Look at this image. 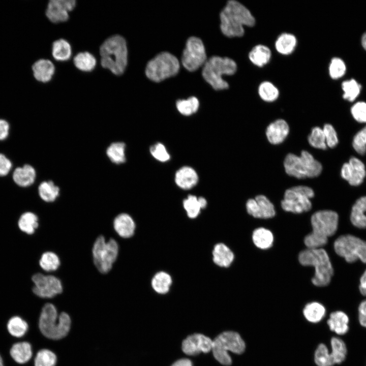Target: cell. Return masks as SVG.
Masks as SVG:
<instances>
[{
  "instance_id": "cell-33",
  "label": "cell",
  "mask_w": 366,
  "mask_h": 366,
  "mask_svg": "<svg viewBox=\"0 0 366 366\" xmlns=\"http://www.w3.org/2000/svg\"><path fill=\"white\" fill-rule=\"evenodd\" d=\"M297 45V39L294 35L284 33L281 34L275 42L277 51L283 55H289L293 52Z\"/></svg>"
},
{
  "instance_id": "cell-3",
  "label": "cell",
  "mask_w": 366,
  "mask_h": 366,
  "mask_svg": "<svg viewBox=\"0 0 366 366\" xmlns=\"http://www.w3.org/2000/svg\"><path fill=\"white\" fill-rule=\"evenodd\" d=\"M339 216L333 210H322L314 212L311 218L312 231L304 238L307 249L322 248L327 244L328 237L336 232Z\"/></svg>"
},
{
  "instance_id": "cell-15",
  "label": "cell",
  "mask_w": 366,
  "mask_h": 366,
  "mask_svg": "<svg viewBox=\"0 0 366 366\" xmlns=\"http://www.w3.org/2000/svg\"><path fill=\"white\" fill-rule=\"evenodd\" d=\"M341 175L351 186H359L362 184L366 176L365 165L360 160L352 157L348 162L343 165Z\"/></svg>"
},
{
  "instance_id": "cell-24",
  "label": "cell",
  "mask_w": 366,
  "mask_h": 366,
  "mask_svg": "<svg viewBox=\"0 0 366 366\" xmlns=\"http://www.w3.org/2000/svg\"><path fill=\"white\" fill-rule=\"evenodd\" d=\"M350 221L356 228H366V196L358 198L354 203L351 208Z\"/></svg>"
},
{
  "instance_id": "cell-27",
  "label": "cell",
  "mask_w": 366,
  "mask_h": 366,
  "mask_svg": "<svg viewBox=\"0 0 366 366\" xmlns=\"http://www.w3.org/2000/svg\"><path fill=\"white\" fill-rule=\"evenodd\" d=\"M213 261L216 264L223 267H229L232 263L234 255L232 251L225 244L215 245L212 251Z\"/></svg>"
},
{
  "instance_id": "cell-43",
  "label": "cell",
  "mask_w": 366,
  "mask_h": 366,
  "mask_svg": "<svg viewBox=\"0 0 366 366\" xmlns=\"http://www.w3.org/2000/svg\"><path fill=\"white\" fill-rule=\"evenodd\" d=\"M39 264L44 271H52L56 270L60 265V260L54 253L46 252L41 255Z\"/></svg>"
},
{
  "instance_id": "cell-13",
  "label": "cell",
  "mask_w": 366,
  "mask_h": 366,
  "mask_svg": "<svg viewBox=\"0 0 366 366\" xmlns=\"http://www.w3.org/2000/svg\"><path fill=\"white\" fill-rule=\"evenodd\" d=\"M207 57L202 40L196 37H190L183 51L181 63L189 71L193 72L204 65Z\"/></svg>"
},
{
  "instance_id": "cell-61",
  "label": "cell",
  "mask_w": 366,
  "mask_h": 366,
  "mask_svg": "<svg viewBox=\"0 0 366 366\" xmlns=\"http://www.w3.org/2000/svg\"><path fill=\"white\" fill-rule=\"evenodd\" d=\"M1 361H3V360L2 357H1V356L0 355V362Z\"/></svg>"
},
{
  "instance_id": "cell-19",
  "label": "cell",
  "mask_w": 366,
  "mask_h": 366,
  "mask_svg": "<svg viewBox=\"0 0 366 366\" xmlns=\"http://www.w3.org/2000/svg\"><path fill=\"white\" fill-rule=\"evenodd\" d=\"M289 132L287 123L283 119H278L270 123L266 129V136L268 141L276 145L282 143Z\"/></svg>"
},
{
  "instance_id": "cell-59",
  "label": "cell",
  "mask_w": 366,
  "mask_h": 366,
  "mask_svg": "<svg viewBox=\"0 0 366 366\" xmlns=\"http://www.w3.org/2000/svg\"><path fill=\"white\" fill-rule=\"evenodd\" d=\"M361 44L363 48L366 50V32L362 36Z\"/></svg>"
},
{
  "instance_id": "cell-26",
  "label": "cell",
  "mask_w": 366,
  "mask_h": 366,
  "mask_svg": "<svg viewBox=\"0 0 366 366\" xmlns=\"http://www.w3.org/2000/svg\"><path fill=\"white\" fill-rule=\"evenodd\" d=\"M10 354L17 363H25L32 357V345L29 342L26 341L16 343L11 347L10 350Z\"/></svg>"
},
{
  "instance_id": "cell-4",
  "label": "cell",
  "mask_w": 366,
  "mask_h": 366,
  "mask_svg": "<svg viewBox=\"0 0 366 366\" xmlns=\"http://www.w3.org/2000/svg\"><path fill=\"white\" fill-rule=\"evenodd\" d=\"M101 64L116 75L124 73L128 63V49L125 38L115 35L107 39L101 45Z\"/></svg>"
},
{
  "instance_id": "cell-32",
  "label": "cell",
  "mask_w": 366,
  "mask_h": 366,
  "mask_svg": "<svg viewBox=\"0 0 366 366\" xmlns=\"http://www.w3.org/2000/svg\"><path fill=\"white\" fill-rule=\"evenodd\" d=\"M273 239L272 233L265 228L259 227L253 232V243L260 249L266 250L271 248L273 245Z\"/></svg>"
},
{
  "instance_id": "cell-30",
  "label": "cell",
  "mask_w": 366,
  "mask_h": 366,
  "mask_svg": "<svg viewBox=\"0 0 366 366\" xmlns=\"http://www.w3.org/2000/svg\"><path fill=\"white\" fill-rule=\"evenodd\" d=\"M38 216L31 211L22 213L17 221V226L21 232L28 234H34L39 226Z\"/></svg>"
},
{
  "instance_id": "cell-22",
  "label": "cell",
  "mask_w": 366,
  "mask_h": 366,
  "mask_svg": "<svg viewBox=\"0 0 366 366\" xmlns=\"http://www.w3.org/2000/svg\"><path fill=\"white\" fill-rule=\"evenodd\" d=\"M113 226L116 233L123 238L131 237L135 232V222L132 218L126 213L120 214L115 218Z\"/></svg>"
},
{
  "instance_id": "cell-17",
  "label": "cell",
  "mask_w": 366,
  "mask_h": 366,
  "mask_svg": "<svg viewBox=\"0 0 366 366\" xmlns=\"http://www.w3.org/2000/svg\"><path fill=\"white\" fill-rule=\"evenodd\" d=\"M75 0H51L46 10V15L53 23L63 22L69 18V12L75 7Z\"/></svg>"
},
{
  "instance_id": "cell-21",
  "label": "cell",
  "mask_w": 366,
  "mask_h": 366,
  "mask_svg": "<svg viewBox=\"0 0 366 366\" xmlns=\"http://www.w3.org/2000/svg\"><path fill=\"white\" fill-rule=\"evenodd\" d=\"M37 172L35 168L29 165L25 164L15 169L13 173L14 182L20 187H28L35 181Z\"/></svg>"
},
{
  "instance_id": "cell-12",
  "label": "cell",
  "mask_w": 366,
  "mask_h": 366,
  "mask_svg": "<svg viewBox=\"0 0 366 366\" xmlns=\"http://www.w3.org/2000/svg\"><path fill=\"white\" fill-rule=\"evenodd\" d=\"M118 253V246L113 239L106 241L102 235L99 236L94 242L92 254L94 264L98 270L107 273L112 267Z\"/></svg>"
},
{
  "instance_id": "cell-8",
  "label": "cell",
  "mask_w": 366,
  "mask_h": 366,
  "mask_svg": "<svg viewBox=\"0 0 366 366\" xmlns=\"http://www.w3.org/2000/svg\"><path fill=\"white\" fill-rule=\"evenodd\" d=\"M245 348V343L237 332L227 331L221 333L212 341L211 351L214 357L220 363L229 365L232 359L228 352L240 354Z\"/></svg>"
},
{
  "instance_id": "cell-14",
  "label": "cell",
  "mask_w": 366,
  "mask_h": 366,
  "mask_svg": "<svg viewBox=\"0 0 366 366\" xmlns=\"http://www.w3.org/2000/svg\"><path fill=\"white\" fill-rule=\"evenodd\" d=\"M32 281L34 284L33 292L40 298H53L63 291L62 283L55 276L36 273L32 277Z\"/></svg>"
},
{
  "instance_id": "cell-45",
  "label": "cell",
  "mask_w": 366,
  "mask_h": 366,
  "mask_svg": "<svg viewBox=\"0 0 366 366\" xmlns=\"http://www.w3.org/2000/svg\"><path fill=\"white\" fill-rule=\"evenodd\" d=\"M308 139L310 145L314 148L324 150L327 147L323 129L319 127L312 129Z\"/></svg>"
},
{
  "instance_id": "cell-56",
  "label": "cell",
  "mask_w": 366,
  "mask_h": 366,
  "mask_svg": "<svg viewBox=\"0 0 366 366\" xmlns=\"http://www.w3.org/2000/svg\"><path fill=\"white\" fill-rule=\"evenodd\" d=\"M359 290L362 295L366 296V269L360 278Z\"/></svg>"
},
{
  "instance_id": "cell-23",
  "label": "cell",
  "mask_w": 366,
  "mask_h": 366,
  "mask_svg": "<svg viewBox=\"0 0 366 366\" xmlns=\"http://www.w3.org/2000/svg\"><path fill=\"white\" fill-rule=\"evenodd\" d=\"M33 75L35 79L41 82H49L54 73L55 67L48 59H40L32 66Z\"/></svg>"
},
{
  "instance_id": "cell-55",
  "label": "cell",
  "mask_w": 366,
  "mask_h": 366,
  "mask_svg": "<svg viewBox=\"0 0 366 366\" xmlns=\"http://www.w3.org/2000/svg\"><path fill=\"white\" fill-rule=\"evenodd\" d=\"M10 125L8 122L0 118V141L6 139L9 134Z\"/></svg>"
},
{
  "instance_id": "cell-54",
  "label": "cell",
  "mask_w": 366,
  "mask_h": 366,
  "mask_svg": "<svg viewBox=\"0 0 366 366\" xmlns=\"http://www.w3.org/2000/svg\"><path fill=\"white\" fill-rule=\"evenodd\" d=\"M358 320L360 325L366 328V299L362 300L359 305Z\"/></svg>"
},
{
  "instance_id": "cell-44",
  "label": "cell",
  "mask_w": 366,
  "mask_h": 366,
  "mask_svg": "<svg viewBox=\"0 0 366 366\" xmlns=\"http://www.w3.org/2000/svg\"><path fill=\"white\" fill-rule=\"evenodd\" d=\"M315 362L318 366H332L334 363L330 353L324 344H319L314 354Z\"/></svg>"
},
{
  "instance_id": "cell-7",
  "label": "cell",
  "mask_w": 366,
  "mask_h": 366,
  "mask_svg": "<svg viewBox=\"0 0 366 366\" xmlns=\"http://www.w3.org/2000/svg\"><path fill=\"white\" fill-rule=\"evenodd\" d=\"M286 173L298 179L318 176L322 170L321 164L307 150H302L300 156L288 154L284 161Z\"/></svg>"
},
{
  "instance_id": "cell-60",
  "label": "cell",
  "mask_w": 366,
  "mask_h": 366,
  "mask_svg": "<svg viewBox=\"0 0 366 366\" xmlns=\"http://www.w3.org/2000/svg\"><path fill=\"white\" fill-rule=\"evenodd\" d=\"M0 366H4L3 361L0 362Z\"/></svg>"
},
{
  "instance_id": "cell-31",
  "label": "cell",
  "mask_w": 366,
  "mask_h": 366,
  "mask_svg": "<svg viewBox=\"0 0 366 366\" xmlns=\"http://www.w3.org/2000/svg\"><path fill=\"white\" fill-rule=\"evenodd\" d=\"M271 52L270 49L264 45L259 44L254 46L249 54L250 61L255 66L262 67L270 60Z\"/></svg>"
},
{
  "instance_id": "cell-9",
  "label": "cell",
  "mask_w": 366,
  "mask_h": 366,
  "mask_svg": "<svg viewBox=\"0 0 366 366\" xmlns=\"http://www.w3.org/2000/svg\"><path fill=\"white\" fill-rule=\"evenodd\" d=\"M179 63L173 54L163 52L149 60L145 69L147 77L159 82L175 75L179 70Z\"/></svg>"
},
{
  "instance_id": "cell-28",
  "label": "cell",
  "mask_w": 366,
  "mask_h": 366,
  "mask_svg": "<svg viewBox=\"0 0 366 366\" xmlns=\"http://www.w3.org/2000/svg\"><path fill=\"white\" fill-rule=\"evenodd\" d=\"M40 198L46 202L55 201L60 195V188L53 181L51 180L42 181L38 188Z\"/></svg>"
},
{
  "instance_id": "cell-5",
  "label": "cell",
  "mask_w": 366,
  "mask_h": 366,
  "mask_svg": "<svg viewBox=\"0 0 366 366\" xmlns=\"http://www.w3.org/2000/svg\"><path fill=\"white\" fill-rule=\"evenodd\" d=\"M298 259L302 265L315 268V274L311 280L315 286L324 287L329 284L333 275V268L324 249H305L299 253Z\"/></svg>"
},
{
  "instance_id": "cell-42",
  "label": "cell",
  "mask_w": 366,
  "mask_h": 366,
  "mask_svg": "<svg viewBox=\"0 0 366 366\" xmlns=\"http://www.w3.org/2000/svg\"><path fill=\"white\" fill-rule=\"evenodd\" d=\"M176 106L180 113L185 116H189L197 111L199 102L197 98L191 97L187 100H178Z\"/></svg>"
},
{
  "instance_id": "cell-47",
  "label": "cell",
  "mask_w": 366,
  "mask_h": 366,
  "mask_svg": "<svg viewBox=\"0 0 366 366\" xmlns=\"http://www.w3.org/2000/svg\"><path fill=\"white\" fill-rule=\"evenodd\" d=\"M183 206L188 216L191 219L196 218L202 209L198 197L190 195L183 201Z\"/></svg>"
},
{
  "instance_id": "cell-51",
  "label": "cell",
  "mask_w": 366,
  "mask_h": 366,
  "mask_svg": "<svg viewBox=\"0 0 366 366\" xmlns=\"http://www.w3.org/2000/svg\"><path fill=\"white\" fill-rule=\"evenodd\" d=\"M327 146L333 148L337 146L339 140L337 132L333 127L329 124L324 125L323 128Z\"/></svg>"
},
{
  "instance_id": "cell-40",
  "label": "cell",
  "mask_w": 366,
  "mask_h": 366,
  "mask_svg": "<svg viewBox=\"0 0 366 366\" xmlns=\"http://www.w3.org/2000/svg\"><path fill=\"white\" fill-rule=\"evenodd\" d=\"M331 355L334 364L343 362L347 354V348L344 341L341 339L333 337L330 340Z\"/></svg>"
},
{
  "instance_id": "cell-6",
  "label": "cell",
  "mask_w": 366,
  "mask_h": 366,
  "mask_svg": "<svg viewBox=\"0 0 366 366\" xmlns=\"http://www.w3.org/2000/svg\"><path fill=\"white\" fill-rule=\"evenodd\" d=\"M236 70L237 65L231 58L214 56L204 65L202 74L214 89L223 90L228 88L229 84L223 79V75H232Z\"/></svg>"
},
{
  "instance_id": "cell-18",
  "label": "cell",
  "mask_w": 366,
  "mask_h": 366,
  "mask_svg": "<svg viewBox=\"0 0 366 366\" xmlns=\"http://www.w3.org/2000/svg\"><path fill=\"white\" fill-rule=\"evenodd\" d=\"M212 341L200 333L188 336L182 343V351L188 355H195L201 352L208 353L211 350Z\"/></svg>"
},
{
  "instance_id": "cell-10",
  "label": "cell",
  "mask_w": 366,
  "mask_h": 366,
  "mask_svg": "<svg viewBox=\"0 0 366 366\" xmlns=\"http://www.w3.org/2000/svg\"><path fill=\"white\" fill-rule=\"evenodd\" d=\"M333 247L336 254L348 263L359 260L366 263V241L353 235L345 234L336 239Z\"/></svg>"
},
{
  "instance_id": "cell-37",
  "label": "cell",
  "mask_w": 366,
  "mask_h": 366,
  "mask_svg": "<svg viewBox=\"0 0 366 366\" xmlns=\"http://www.w3.org/2000/svg\"><path fill=\"white\" fill-rule=\"evenodd\" d=\"M58 357L52 350L44 348L39 350L34 358V366H57Z\"/></svg>"
},
{
  "instance_id": "cell-16",
  "label": "cell",
  "mask_w": 366,
  "mask_h": 366,
  "mask_svg": "<svg viewBox=\"0 0 366 366\" xmlns=\"http://www.w3.org/2000/svg\"><path fill=\"white\" fill-rule=\"evenodd\" d=\"M248 213L255 218L269 219L276 215L274 206L264 195H259L246 202Z\"/></svg>"
},
{
  "instance_id": "cell-39",
  "label": "cell",
  "mask_w": 366,
  "mask_h": 366,
  "mask_svg": "<svg viewBox=\"0 0 366 366\" xmlns=\"http://www.w3.org/2000/svg\"><path fill=\"white\" fill-rule=\"evenodd\" d=\"M172 284L171 276L167 273L161 271L157 273L151 280L154 290L160 294L167 293Z\"/></svg>"
},
{
  "instance_id": "cell-46",
  "label": "cell",
  "mask_w": 366,
  "mask_h": 366,
  "mask_svg": "<svg viewBox=\"0 0 366 366\" xmlns=\"http://www.w3.org/2000/svg\"><path fill=\"white\" fill-rule=\"evenodd\" d=\"M344 91L343 97L349 101H353L358 96L361 89V85L353 79L344 81L342 84Z\"/></svg>"
},
{
  "instance_id": "cell-57",
  "label": "cell",
  "mask_w": 366,
  "mask_h": 366,
  "mask_svg": "<svg viewBox=\"0 0 366 366\" xmlns=\"http://www.w3.org/2000/svg\"><path fill=\"white\" fill-rule=\"evenodd\" d=\"M171 366H192V363L190 360L183 358L177 360Z\"/></svg>"
},
{
  "instance_id": "cell-38",
  "label": "cell",
  "mask_w": 366,
  "mask_h": 366,
  "mask_svg": "<svg viewBox=\"0 0 366 366\" xmlns=\"http://www.w3.org/2000/svg\"><path fill=\"white\" fill-rule=\"evenodd\" d=\"M74 64L78 69L82 71L90 72L96 67V59L88 52H80L75 56Z\"/></svg>"
},
{
  "instance_id": "cell-29",
  "label": "cell",
  "mask_w": 366,
  "mask_h": 366,
  "mask_svg": "<svg viewBox=\"0 0 366 366\" xmlns=\"http://www.w3.org/2000/svg\"><path fill=\"white\" fill-rule=\"evenodd\" d=\"M126 145L122 141H115L110 143L106 149V154L109 160L116 165L122 164L126 161Z\"/></svg>"
},
{
  "instance_id": "cell-48",
  "label": "cell",
  "mask_w": 366,
  "mask_h": 366,
  "mask_svg": "<svg viewBox=\"0 0 366 366\" xmlns=\"http://www.w3.org/2000/svg\"><path fill=\"white\" fill-rule=\"evenodd\" d=\"M352 146L355 151L360 155L366 152V126L359 131L354 136Z\"/></svg>"
},
{
  "instance_id": "cell-35",
  "label": "cell",
  "mask_w": 366,
  "mask_h": 366,
  "mask_svg": "<svg viewBox=\"0 0 366 366\" xmlns=\"http://www.w3.org/2000/svg\"><path fill=\"white\" fill-rule=\"evenodd\" d=\"M52 54L58 61H66L71 57L72 49L70 43L65 39L55 41L52 44Z\"/></svg>"
},
{
  "instance_id": "cell-52",
  "label": "cell",
  "mask_w": 366,
  "mask_h": 366,
  "mask_svg": "<svg viewBox=\"0 0 366 366\" xmlns=\"http://www.w3.org/2000/svg\"><path fill=\"white\" fill-rule=\"evenodd\" d=\"M353 118L358 122L366 123V103L358 102L354 104L351 109Z\"/></svg>"
},
{
  "instance_id": "cell-58",
  "label": "cell",
  "mask_w": 366,
  "mask_h": 366,
  "mask_svg": "<svg viewBox=\"0 0 366 366\" xmlns=\"http://www.w3.org/2000/svg\"><path fill=\"white\" fill-rule=\"evenodd\" d=\"M198 199L202 209L206 207L207 203L206 200L203 197H198Z\"/></svg>"
},
{
  "instance_id": "cell-36",
  "label": "cell",
  "mask_w": 366,
  "mask_h": 366,
  "mask_svg": "<svg viewBox=\"0 0 366 366\" xmlns=\"http://www.w3.org/2000/svg\"><path fill=\"white\" fill-rule=\"evenodd\" d=\"M7 327L9 333L15 338L23 337L28 330V324L21 317L15 316L8 321Z\"/></svg>"
},
{
  "instance_id": "cell-20",
  "label": "cell",
  "mask_w": 366,
  "mask_h": 366,
  "mask_svg": "<svg viewBox=\"0 0 366 366\" xmlns=\"http://www.w3.org/2000/svg\"><path fill=\"white\" fill-rule=\"evenodd\" d=\"M174 180L179 188L183 190H189L197 185L199 177L194 168L186 166L177 170L175 174Z\"/></svg>"
},
{
  "instance_id": "cell-11",
  "label": "cell",
  "mask_w": 366,
  "mask_h": 366,
  "mask_svg": "<svg viewBox=\"0 0 366 366\" xmlns=\"http://www.w3.org/2000/svg\"><path fill=\"white\" fill-rule=\"evenodd\" d=\"M314 196L313 190L308 186H298L287 189L281 201V206L286 211L301 214L312 208L310 199Z\"/></svg>"
},
{
  "instance_id": "cell-34",
  "label": "cell",
  "mask_w": 366,
  "mask_h": 366,
  "mask_svg": "<svg viewBox=\"0 0 366 366\" xmlns=\"http://www.w3.org/2000/svg\"><path fill=\"white\" fill-rule=\"evenodd\" d=\"M326 309L321 303L313 301L307 303L303 309L305 318L312 323L320 321L325 316Z\"/></svg>"
},
{
  "instance_id": "cell-49",
  "label": "cell",
  "mask_w": 366,
  "mask_h": 366,
  "mask_svg": "<svg viewBox=\"0 0 366 366\" xmlns=\"http://www.w3.org/2000/svg\"><path fill=\"white\" fill-rule=\"evenodd\" d=\"M151 155L157 160L161 162H166L170 159V155L165 145L160 142H157L150 147Z\"/></svg>"
},
{
  "instance_id": "cell-2",
  "label": "cell",
  "mask_w": 366,
  "mask_h": 366,
  "mask_svg": "<svg viewBox=\"0 0 366 366\" xmlns=\"http://www.w3.org/2000/svg\"><path fill=\"white\" fill-rule=\"evenodd\" d=\"M220 28L228 37H239L245 33L244 26L252 27L255 19L249 10L240 3L229 1L220 13Z\"/></svg>"
},
{
  "instance_id": "cell-41",
  "label": "cell",
  "mask_w": 366,
  "mask_h": 366,
  "mask_svg": "<svg viewBox=\"0 0 366 366\" xmlns=\"http://www.w3.org/2000/svg\"><path fill=\"white\" fill-rule=\"evenodd\" d=\"M258 91L260 97L268 102L276 101L279 95L278 88L269 81L262 82L259 85Z\"/></svg>"
},
{
  "instance_id": "cell-1",
  "label": "cell",
  "mask_w": 366,
  "mask_h": 366,
  "mask_svg": "<svg viewBox=\"0 0 366 366\" xmlns=\"http://www.w3.org/2000/svg\"><path fill=\"white\" fill-rule=\"evenodd\" d=\"M72 321L69 314L65 312L58 314L55 306L46 303L42 307L38 320V327L42 334L52 341H59L70 333Z\"/></svg>"
},
{
  "instance_id": "cell-50",
  "label": "cell",
  "mask_w": 366,
  "mask_h": 366,
  "mask_svg": "<svg viewBox=\"0 0 366 366\" xmlns=\"http://www.w3.org/2000/svg\"><path fill=\"white\" fill-rule=\"evenodd\" d=\"M345 71V64L341 58L333 57L331 60L329 66V73L332 79H336L341 77L344 75Z\"/></svg>"
},
{
  "instance_id": "cell-53",
  "label": "cell",
  "mask_w": 366,
  "mask_h": 366,
  "mask_svg": "<svg viewBox=\"0 0 366 366\" xmlns=\"http://www.w3.org/2000/svg\"><path fill=\"white\" fill-rule=\"evenodd\" d=\"M12 167V163L5 155L0 153V176L9 174Z\"/></svg>"
},
{
  "instance_id": "cell-25",
  "label": "cell",
  "mask_w": 366,
  "mask_h": 366,
  "mask_svg": "<svg viewBox=\"0 0 366 366\" xmlns=\"http://www.w3.org/2000/svg\"><path fill=\"white\" fill-rule=\"evenodd\" d=\"M349 317L347 315L341 311L332 312L327 321L330 330L338 334L343 335L349 330Z\"/></svg>"
}]
</instances>
